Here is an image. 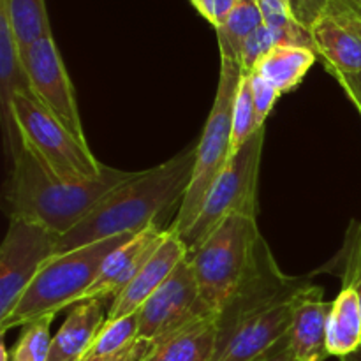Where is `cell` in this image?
Segmentation results:
<instances>
[{
    "mask_svg": "<svg viewBox=\"0 0 361 361\" xmlns=\"http://www.w3.org/2000/svg\"><path fill=\"white\" fill-rule=\"evenodd\" d=\"M196 164V143L157 168L137 171L109 192L87 219L60 236L56 254L69 252L118 235H134L155 226V219L182 203Z\"/></svg>",
    "mask_w": 361,
    "mask_h": 361,
    "instance_id": "6da1fadb",
    "label": "cell"
},
{
    "mask_svg": "<svg viewBox=\"0 0 361 361\" xmlns=\"http://www.w3.org/2000/svg\"><path fill=\"white\" fill-rule=\"evenodd\" d=\"M136 175L137 171L104 166L97 178L63 182L21 147L13 159V171L6 185L7 214L11 219H21L63 236L87 219L109 192Z\"/></svg>",
    "mask_w": 361,
    "mask_h": 361,
    "instance_id": "7a4b0ae2",
    "label": "cell"
},
{
    "mask_svg": "<svg viewBox=\"0 0 361 361\" xmlns=\"http://www.w3.org/2000/svg\"><path fill=\"white\" fill-rule=\"evenodd\" d=\"M134 235L113 236L49 257L9 316L0 321V331L6 334L16 326L23 328L80 303L97 279L106 257Z\"/></svg>",
    "mask_w": 361,
    "mask_h": 361,
    "instance_id": "3957f363",
    "label": "cell"
},
{
    "mask_svg": "<svg viewBox=\"0 0 361 361\" xmlns=\"http://www.w3.org/2000/svg\"><path fill=\"white\" fill-rule=\"evenodd\" d=\"M261 242L257 217L236 214L222 221L196 249L189 250L200 295L215 316L252 270Z\"/></svg>",
    "mask_w": 361,
    "mask_h": 361,
    "instance_id": "277c9868",
    "label": "cell"
},
{
    "mask_svg": "<svg viewBox=\"0 0 361 361\" xmlns=\"http://www.w3.org/2000/svg\"><path fill=\"white\" fill-rule=\"evenodd\" d=\"M242 76L243 71L238 63L221 60V74H219L214 106L204 123L203 134L196 143V164H194L192 178L180 203L178 214L169 226V229H173L178 236L185 235L190 226L196 222L208 192L233 157V108H235L236 90Z\"/></svg>",
    "mask_w": 361,
    "mask_h": 361,
    "instance_id": "5b68a950",
    "label": "cell"
},
{
    "mask_svg": "<svg viewBox=\"0 0 361 361\" xmlns=\"http://www.w3.org/2000/svg\"><path fill=\"white\" fill-rule=\"evenodd\" d=\"M13 118L21 147L30 152L55 178L85 182L97 178L104 169L87 141L78 140L30 95L18 94L14 97Z\"/></svg>",
    "mask_w": 361,
    "mask_h": 361,
    "instance_id": "8992f818",
    "label": "cell"
},
{
    "mask_svg": "<svg viewBox=\"0 0 361 361\" xmlns=\"http://www.w3.org/2000/svg\"><path fill=\"white\" fill-rule=\"evenodd\" d=\"M267 127L257 130L231 157L228 168L208 192L201 214L189 231L180 238L192 250L231 215L257 217V180H259L261 157Z\"/></svg>",
    "mask_w": 361,
    "mask_h": 361,
    "instance_id": "52a82bcc",
    "label": "cell"
},
{
    "mask_svg": "<svg viewBox=\"0 0 361 361\" xmlns=\"http://www.w3.org/2000/svg\"><path fill=\"white\" fill-rule=\"evenodd\" d=\"M59 240L60 235L42 226L11 219L0 247V321L9 316L42 264L55 256Z\"/></svg>",
    "mask_w": 361,
    "mask_h": 361,
    "instance_id": "ba28073f",
    "label": "cell"
},
{
    "mask_svg": "<svg viewBox=\"0 0 361 361\" xmlns=\"http://www.w3.org/2000/svg\"><path fill=\"white\" fill-rule=\"evenodd\" d=\"M210 316L215 314L201 298L196 274L187 256L168 281L137 310L140 338L157 344L189 324Z\"/></svg>",
    "mask_w": 361,
    "mask_h": 361,
    "instance_id": "9c48e42d",
    "label": "cell"
},
{
    "mask_svg": "<svg viewBox=\"0 0 361 361\" xmlns=\"http://www.w3.org/2000/svg\"><path fill=\"white\" fill-rule=\"evenodd\" d=\"M34 99L48 109L78 140L87 141L76 92L53 35L35 41L21 51Z\"/></svg>",
    "mask_w": 361,
    "mask_h": 361,
    "instance_id": "30bf717a",
    "label": "cell"
},
{
    "mask_svg": "<svg viewBox=\"0 0 361 361\" xmlns=\"http://www.w3.org/2000/svg\"><path fill=\"white\" fill-rule=\"evenodd\" d=\"M309 30L331 76L361 73V14L342 0H328Z\"/></svg>",
    "mask_w": 361,
    "mask_h": 361,
    "instance_id": "8fae6325",
    "label": "cell"
},
{
    "mask_svg": "<svg viewBox=\"0 0 361 361\" xmlns=\"http://www.w3.org/2000/svg\"><path fill=\"white\" fill-rule=\"evenodd\" d=\"M296 296L259 310L240 321L229 331L219 335L212 361H254L275 348L286 338L291 326Z\"/></svg>",
    "mask_w": 361,
    "mask_h": 361,
    "instance_id": "7c38bea8",
    "label": "cell"
},
{
    "mask_svg": "<svg viewBox=\"0 0 361 361\" xmlns=\"http://www.w3.org/2000/svg\"><path fill=\"white\" fill-rule=\"evenodd\" d=\"M187 256H189V249L183 240L173 229H166L161 245L148 257L133 282L111 302L108 319L136 314L143 307V303L168 281L169 275Z\"/></svg>",
    "mask_w": 361,
    "mask_h": 361,
    "instance_id": "4fadbf2b",
    "label": "cell"
},
{
    "mask_svg": "<svg viewBox=\"0 0 361 361\" xmlns=\"http://www.w3.org/2000/svg\"><path fill=\"white\" fill-rule=\"evenodd\" d=\"M164 235L166 229H159L157 226H152V228L145 229V231L137 233L133 238L127 240L118 249L113 250L106 257L97 279L92 284V288L85 293L81 302L95 298L113 302L133 282V279L143 268L148 257L161 245Z\"/></svg>",
    "mask_w": 361,
    "mask_h": 361,
    "instance_id": "5bb4252c",
    "label": "cell"
},
{
    "mask_svg": "<svg viewBox=\"0 0 361 361\" xmlns=\"http://www.w3.org/2000/svg\"><path fill=\"white\" fill-rule=\"evenodd\" d=\"M323 295V288L307 284L296 296L288 331L289 349L296 361H326L330 358L328 319L331 302H324Z\"/></svg>",
    "mask_w": 361,
    "mask_h": 361,
    "instance_id": "9a60e30c",
    "label": "cell"
},
{
    "mask_svg": "<svg viewBox=\"0 0 361 361\" xmlns=\"http://www.w3.org/2000/svg\"><path fill=\"white\" fill-rule=\"evenodd\" d=\"M111 302L85 300L71 309L69 316L51 341L48 361H81L108 319Z\"/></svg>",
    "mask_w": 361,
    "mask_h": 361,
    "instance_id": "2e32d148",
    "label": "cell"
},
{
    "mask_svg": "<svg viewBox=\"0 0 361 361\" xmlns=\"http://www.w3.org/2000/svg\"><path fill=\"white\" fill-rule=\"evenodd\" d=\"M217 338V316L204 317L157 342L145 361H212Z\"/></svg>",
    "mask_w": 361,
    "mask_h": 361,
    "instance_id": "e0dca14e",
    "label": "cell"
},
{
    "mask_svg": "<svg viewBox=\"0 0 361 361\" xmlns=\"http://www.w3.org/2000/svg\"><path fill=\"white\" fill-rule=\"evenodd\" d=\"M316 59L317 53L307 46L275 44L257 62L252 73L274 85L281 94H288L302 83Z\"/></svg>",
    "mask_w": 361,
    "mask_h": 361,
    "instance_id": "ac0fdd59",
    "label": "cell"
},
{
    "mask_svg": "<svg viewBox=\"0 0 361 361\" xmlns=\"http://www.w3.org/2000/svg\"><path fill=\"white\" fill-rule=\"evenodd\" d=\"M361 348V305L353 286L342 284V289L331 302L328 319V353L344 358Z\"/></svg>",
    "mask_w": 361,
    "mask_h": 361,
    "instance_id": "d6986e66",
    "label": "cell"
},
{
    "mask_svg": "<svg viewBox=\"0 0 361 361\" xmlns=\"http://www.w3.org/2000/svg\"><path fill=\"white\" fill-rule=\"evenodd\" d=\"M263 25L259 6L256 0H238L228 20L215 28L221 49V60H229L240 66L243 44L252 32Z\"/></svg>",
    "mask_w": 361,
    "mask_h": 361,
    "instance_id": "ffe728a7",
    "label": "cell"
},
{
    "mask_svg": "<svg viewBox=\"0 0 361 361\" xmlns=\"http://www.w3.org/2000/svg\"><path fill=\"white\" fill-rule=\"evenodd\" d=\"M0 11L9 20L20 49L51 34L46 0H0Z\"/></svg>",
    "mask_w": 361,
    "mask_h": 361,
    "instance_id": "44dd1931",
    "label": "cell"
},
{
    "mask_svg": "<svg viewBox=\"0 0 361 361\" xmlns=\"http://www.w3.org/2000/svg\"><path fill=\"white\" fill-rule=\"evenodd\" d=\"M263 23L277 35L281 44H298L312 48L310 30L296 16L293 0H256Z\"/></svg>",
    "mask_w": 361,
    "mask_h": 361,
    "instance_id": "7402d4cb",
    "label": "cell"
},
{
    "mask_svg": "<svg viewBox=\"0 0 361 361\" xmlns=\"http://www.w3.org/2000/svg\"><path fill=\"white\" fill-rule=\"evenodd\" d=\"M140 338V317L136 314L106 319L104 326L95 337L94 344L88 349L83 360H102L120 355L129 349Z\"/></svg>",
    "mask_w": 361,
    "mask_h": 361,
    "instance_id": "603a6c76",
    "label": "cell"
},
{
    "mask_svg": "<svg viewBox=\"0 0 361 361\" xmlns=\"http://www.w3.org/2000/svg\"><path fill=\"white\" fill-rule=\"evenodd\" d=\"M53 317H41L23 326L20 338L9 351V361H48L53 341L49 334Z\"/></svg>",
    "mask_w": 361,
    "mask_h": 361,
    "instance_id": "cb8c5ba5",
    "label": "cell"
},
{
    "mask_svg": "<svg viewBox=\"0 0 361 361\" xmlns=\"http://www.w3.org/2000/svg\"><path fill=\"white\" fill-rule=\"evenodd\" d=\"M259 129H263V127L257 126L249 74H243L242 80H240L238 90H236L235 108H233V155H235Z\"/></svg>",
    "mask_w": 361,
    "mask_h": 361,
    "instance_id": "d4e9b609",
    "label": "cell"
},
{
    "mask_svg": "<svg viewBox=\"0 0 361 361\" xmlns=\"http://www.w3.org/2000/svg\"><path fill=\"white\" fill-rule=\"evenodd\" d=\"M342 252V284H349L356 289L361 305V226L358 222L349 228Z\"/></svg>",
    "mask_w": 361,
    "mask_h": 361,
    "instance_id": "484cf974",
    "label": "cell"
},
{
    "mask_svg": "<svg viewBox=\"0 0 361 361\" xmlns=\"http://www.w3.org/2000/svg\"><path fill=\"white\" fill-rule=\"evenodd\" d=\"M275 44H281V42H279L274 30H270L264 23L261 25L256 32H252L250 37L245 41V44H243L242 55H240V67H242L243 74L252 73L254 67L257 66V62H259Z\"/></svg>",
    "mask_w": 361,
    "mask_h": 361,
    "instance_id": "4316f807",
    "label": "cell"
},
{
    "mask_svg": "<svg viewBox=\"0 0 361 361\" xmlns=\"http://www.w3.org/2000/svg\"><path fill=\"white\" fill-rule=\"evenodd\" d=\"M249 80L250 90H252L254 109H256L257 126L267 127L268 116L274 111V106L277 104L279 97H281L282 94L274 87V85H270L267 80L257 76V74H249Z\"/></svg>",
    "mask_w": 361,
    "mask_h": 361,
    "instance_id": "83f0119b",
    "label": "cell"
},
{
    "mask_svg": "<svg viewBox=\"0 0 361 361\" xmlns=\"http://www.w3.org/2000/svg\"><path fill=\"white\" fill-rule=\"evenodd\" d=\"M189 2L212 27L217 28L228 20L238 0H189Z\"/></svg>",
    "mask_w": 361,
    "mask_h": 361,
    "instance_id": "f1b7e54d",
    "label": "cell"
},
{
    "mask_svg": "<svg viewBox=\"0 0 361 361\" xmlns=\"http://www.w3.org/2000/svg\"><path fill=\"white\" fill-rule=\"evenodd\" d=\"M155 344L154 342L143 341V338H137L129 349L122 351L120 355L111 356V358H102V360H81V361H145L148 355L154 351Z\"/></svg>",
    "mask_w": 361,
    "mask_h": 361,
    "instance_id": "f546056e",
    "label": "cell"
},
{
    "mask_svg": "<svg viewBox=\"0 0 361 361\" xmlns=\"http://www.w3.org/2000/svg\"><path fill=\"white\" fill-rule=\"evenodd\" d=\"M326 4L328 0H293L296 16H298V20L302 21L307 28H310V25H312L314 20L319 16L321 11L326 7Z\"/></svg>",
    "mask_w": 361,
    "mask_h": 361,
    "instance_id": "4dcf8cb0",
    "label": "cell"
},
{
    "mask_svg": "<svg viewBox=\"0 0 361 361\" xmlns=\"http://www.w3.org/2000/svg\"><path fill=\"white\" fill-rule=\"evenodd\" d=\"M335 80L342 87V90L348 94L349 101L358 108L361 115V73L356 74H334Z\"/></svg>",
    "mask_w": 361,
    "mask_h": 361,
    "instance_id": "1f68e13d",
    "label": "cell"
},
{
    "mask_svg": "<svg viewBox=\"0 0 361 361\" xmlns=\"http://www.w3.org/2000/svg\"><path fill=\"white\" fill-rule=\"evenodd\" d=\"M254 361H296L291 349H289L288 335H286V338H282L275 348H271L270 351L261 355L259 358H256Z\"/></svg>",
    "mask_w": 361,
    "mask_h": 361,
    "instance_id": "d6a6232c",
    "label": "cell"
},
{
    "mask_svg": "<svg viewBox=\"0 0 361 361\" xmlns=\"http://www.w3.org/2000/svg\"><path fill=\"white\" fill-rule=\"evenodd\" d=\"M338 361H361V348L356 349V351L351 353V355L344 356V358H338Z\"/></svg>",
    "mask_w": 361,
    "mask_h": 361,
    "instance_id": "836d02e7",
    "label": "cell"
},
{
    "mask_svg": "<svg viewBox=\"0 0 361 361\" xmlns=\"http://www.w3.org/2000/svg\"><path fill=\"white\" fill-rule=\"evenodd\" d=\"M342 2L348 4V6L351 7V9H355L356 13L361 14V0H342Z\"/></svg>",
    "mask_w": 361,
    "mask_h": 361,
    "instance_id": "e575fe53",
    "label": "cell"
}]
</instances>
